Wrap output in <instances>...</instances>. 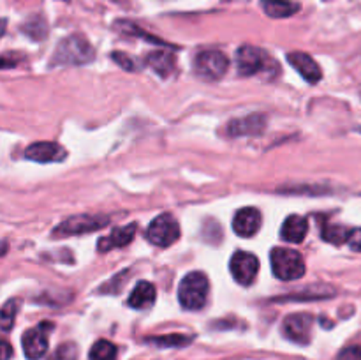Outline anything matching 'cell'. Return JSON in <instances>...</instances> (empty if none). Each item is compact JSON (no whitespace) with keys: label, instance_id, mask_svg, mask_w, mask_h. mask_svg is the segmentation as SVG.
I'll return each mask as SVG.
<instances>
[{"label":"cell","instance_id":"cell-1","mask_svg":"<svg viewBox=\"0 0 361 360\" xmlns=\"http://www.w3.org/2000/svg\"><path fill=\"white\" fill-rule=\"evenodd\" d=\"M236 64H238V73L242 76H254V74H264L268 78H274L279 73V66L268 53H264L256 46H242L236 52Z\"/></svg>","mask_w":361,"mask_h":360},{"label":"cell","instance_id":"cell-25","mask_svg":"<svg viewBox=\"0 0 361 360\" xmlns=\"http://www.w3.org/2000/svg\"><path fill=\"white\" fill-rule=\"evenodd\" d=\"M111 59L115 60V62L118 64V66H122V69H126V71H137L136 60L130 59V56L127 55V53L113 52L111 53Z\"/></svg>","mask_w":361,"mask_h":360},{"label":"cell","instance_id":"cell-28","mask_svg":"<svg viewBox=\"0 0 361 360\" xmlns=\"http://www.w3.org/2000/svg\"><path fill=\"white\" fill-rule=\"evenodd\" d=\"M11 353H13V349H11V344L7 341L2 342V360H9Z\"/></svg>","mask_w":361,"mask_h":360},{"label":"cell","instance_id":"cell-14","mask_svg":"<svg viewBox=\"0 0 361 360\" xmlns=\"http://www.w3.org/2000/svg\"><path fill=\"white\" fill-rule=\"evenodd\" d=\"M288 62L302 74V78L309 83H317V81L323 78V73H321L319 66H317L316 60L310 55L303 52H291L288 53Z\"/></svg>","mask_w":361,"mask_h":360},{"label":"cell","instance_id":"cell-27","mask_svg":"<svg viewBox=\"0 0 361 360\" xmlns=\"http://www.w3.org/2000/svg\"><path fill=\"white\" fill-rule=\"evenodd\" d=\"M348 244H349V247H351L353 251H360V253H361V228L351 229V233H349Z\"/></svg>","mask_w":361,"mask_h":360},{"label":"cell","instance_id":"cell-26","mask_svg":"<svg viewBox=\"0 0 361 360\" xmlns=\"http://www.w3.org/2000/svg\"><path fill=\"white\" fill-rule=\"evenodd\" d=\"M337 360H361V348L360 346H349L338 353Z\"/></svg>","mask_w":361,"mask_h":360},{"label":"cell","instance_id":"cell-19","mask_svg":"<svg viewBox=\"0 0 361 360\" xmlns=\"http://www.w3.org/2000/svg\"><path fill=\"white\" fill-rule=\"evenodd\" d=\"M155 302V288L147 281L137 282L136 288L133 289L129 296V306L133 309H147Z\"/></svg>","mask_w":361,"mask_h":360},{"label":"cell","instance_id":"cell-24","mask_svg":"<svg viewBox=\"0 0 361 360\" xmlns=\"http://www.w3.org/2000/svg\"><path fill=\"white\" fill-rule=\"evenodd\" d=\"M18 300H9V302L4 304L2 307V316H0V320H2V328L4 330H9L11 327H13V321H14V316H16L18 313Z\"/></svg>","mask_w":361,"mask_h":360},{"label":"cell","instance_id":"cell-8","mask_svg":"<svg viewBox=\"0 0 361 360\" xmlns=\"http://www.w3.org/2000/svg\"><path fill=\"white\" fill-rule=\"evenodd\" d=\"M53 330V325L49 321H42L37 327L30 328L21 337V344H23V352L27 359L37 360L48 349V335Z\"/></svg>","mask_w":361,"mask_h":360},{"label":"cell","instance_id":"cell-11","mask_svg":"<svg viewBox=\"0 0 361 360\" xmlns=\"http://www.w3.org/2000/svg\"><path fill=\"white\" fill-rule=\"evenodd\" d=\"M310 328H312V316L305 313L291 314L284 321V335L289 341L307 344L310 341Z\"/></svg>","mask_w":361,"mask_h":360},{"label":"cell","instance_id":"cell-6","mask_svg":"<svg viewBox=\"0 0 361 360\" xmlns=\"http://www.w3.org/2000/svg\"><path fill=\"white\" fill-rule=\"evenodd\" d=\"M109 219L106 215H73V217L66 219L60 226L53 229V236H71V235H81V233H92L95 229H101L108 224Z\"/></svg>","mask_w":361,"mask_h":360},{"label":"cell","instance_id":"cell-21","mask_svg":"<svg viewBox=\"0 0 361 360\" xmlns=\"http://www.w3.org/2000/svg\"><path fill=\"white\" fill-rule=\"evenodd\" d=\"M116 346L113 342L101 339L90 349V360H116Z\"/></svg>","mask_w":361,"mask_h":360},{"label":"cell","instance_id":"cell-16","mask_svg":"<svg viewBox=\"0 0 361 360\" xmlns=\"http://www.w3.org/2000/svg\"><path fill=\"white\" fill-rule=\"evenodd\" d=\"M307 232H309V222L302 215H289L284 221L281 229V236L286 242L300 244L305 239Z\"/></svg>","mask_w":361,"mask_h":360},{"label":"cell","instance_id":"cell-17","mask_svg":"<svg viewBox=\"0 0 361 360\" xmlns=\"http://www.w3.org/2000/svg\"><path fill=\"white\" fill-rule=\"evenodd\" d=\"M335 295V288L328 284H314V286H305V288L298 289V292H293L291 295L282 296V302H288V300H296V302H303V300H319V299H330Z\"/></svg>","mask_w":361,"mask_h":360},{"label":"cell","instance_id":"cell-18","mask_svg":"<svg viewBox=\"0 0 361 360\" xmlns=\"http://www.w3.org/2000/svg\"><path fill=\"white\" fill-rule=\"evenodd\" d=\"M147 64L159 74V76L166 78L173 73V69H175L176 59L171 52H161V49H157V52L148 53Z\"/></svg>","mask_w":361,"mask_h":360},{"label":"cell","instance_id":"cell-23","mask_svg":"<svg viewBox=\"0 0 361 360\" xmlns=\"http://www.w3.org/2000/svg\"><path fill=\"white\" fill-rule=\"evenodd\" d=\"M349 233H351V229H348L345 226L326 224L323 228L321 236H323V240H326V242H330V244H344V242H348Z\"/></svg>","mask_w":361,"mask_h":360},{"label":"cell","instance_id":"cell-10","mask_svg":"<svg viewBox=\"0 0 361 360\" xmlns=\"http://www.w3.org/2000/svg\"><path fill=\"white\" fill-rule=\"evenodd\" d=\"M25 157L30 159V161L48 164V162L63 161L67 157V152L66 148L60 147L59 143H53V141H37V143L30 145L25 150Z\"/></svg>","mask_w":361,"mask_h":360},{"label":"cell","instance_id":"cell-22","mask_svg":"<svg viewBox=\"0 0 361 360\" xmlns=\"http://www.w3.org/2000/svg\"><path fill=\"white\" fill-rule=\"evenodd\" d=\"M192 337H187L182 334H171V335H161V337H152L148 342L159 346V348H182V346L190 344Z\"/></svg>","mask_w":361,"mask_h":360},{"label":"cell","instance_id":"cell-5","mask_svg":"<svg viewBox=\"0 0 361 360\" xmlns=\"http://www.w3.org/2000/svg\"><path fill=\"white\" fill-rule=\"evenodd\" d=\"M228 59L224 53L217 49H208V52L197 53L194 59V73L207 81H217L228 71Z\"/></svg>","mask_w":361,"mask_h":360},{"label":"cell","instance_id":"cell-12","mask_svg":"<svg viewBox=\"0 0 361 360\" xmlns=\"http://www.w3.org/2000/svg\"><path fill=\"white\" fill-rule=\"evenodd\" d=\"M264 127H267V116L261 113H254V115L233 120L228 126V134L231 138L256 136V134L263 133Z\"/></svg>","mask_w":361,"mask_h":360},{"label":"cell","instance_id":"cell-3","mask_svg":"<svg viewBox=\"0 0 361 360\" xmlns=\"http://www.w3.org/2000/svg\"><path fill=\"white\" fill-rule=\"evenodd\" d=\"M208 279L201 272H190L182 279L178 288V300L183 309L200 311L203 309L208 299Z\"/></svg>","mask_w":361,"mask_h":360},{"label":"cell","instance_id":"cell-7","mask_svg":"<svg viewBox=\"0 0 361 360\" xmlns=\"http://www.w3.org/2000/svg\"><path fill=\"white\" fill-rule=\"evenodd\" d=\"M147 236L155 246L168 247L178 240L180 226L171 214H161L148 226Z\"/></svg>","mask_w":361,"mask_h":360},{"label":"cell","instance_id":"cell-20","mask_svg":"<svg viewBox=\"0 0 361 360\" xmlns=\"http://www.w3.org/2000/svg\"><path fill=\"white\" fill-rule=\"evenodd\" d=\"M261 7L271 18H288L300 11V4L291 0H261Z\"/></svg>","mask_w":361,"mask_h":360},{"label":"cell","instance_id":"cell-2","mask_svg":"<svg viewBox=\"0 0 361 360\" xmlns=\"http://www.w3.org/2000/svg\"><path fill=\"white\" fill-rule=\"evenodd\" d=\"M95 56L90 42L81 35H69L56 46L51 66H85Z\"/></svg>","mask_w":361,"mask_h":360},{"label":"cell","instance_id":"cell-15","mask_svg":"<svg viewBox=\"0 0 361 360\" xmlns=\"http://www.w3.org/2000/svg\"><path fill=\"white\" fill-rule=\"evenodd\" d=\"M134 235H136V224L115 228L111 232V235H108V236H104V239L99 240L97 249L101 251V253H108V251L113 249V247H123V246H127V244L133 242Z\"/></svg>","mask_w":361,"mask_h":360},{"label":"cell","instance_id":"cell-9","mask_svg":"<svg viewBox=\"0 0 361 360\" xmlns=\"http://www.w3.org/2000/svg\"><path fill=\"white\" fill-rule=\"evenodd\" d=\"M259 270V260L252 253L238 251L231 258V274L235 281L242 286L252 284Z\"/></svg>","mask_w":361,"mask_h":360},{"label":"cell","instance_id":"cell-13","mask_svg":"<svg viewBox=\"0 0 361 360\" xmlns=\"http://www.w3.org/2000/svg\"><path fill=\"white\" fill-rule=\"evenodd\" d=\"M261 212L254 207H245L240 212H236L235 219H233V229L236 235L240 236H249L256 235L257 229L261 228Z\"/></svg>","mask_w":361,"mask_h":360},{"label":"cell","instance_id":"cell-4","mask_svg":"<svg viewBox=\"0 0 361 360\" xmlns=\"http://www.w3.org/2000/svg\"><path fill=\"white\" fill-rule=\"evenodd\" d=\"M271 270L282 281H293L305 274V261L296 251L288 247H275L271 251Z\"/></svg>","mask_w":361,"mask_h":360}]
</instances>
